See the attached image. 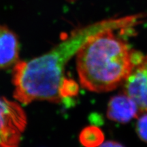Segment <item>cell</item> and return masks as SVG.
<instances>
[{"mask_svg":"<svg viewBox=\"0 0 147 147\" xmlns=\"http://www.w3.org/2000/svg\"><path fill=\"white\" fill-rule=\"evenodd\" d=\"M106 26L104 23L77 29L45 54L19 61L12 71L14 99L23 105L35 101L59 104L76 95L78 87L66 78V65L91 34Z\"/></svg>","mask_w":147,"mask_h":147,"instance_id":"obj_1","label":"cell"},{"mask_svg":"<svg viewBox=\"0 0 147 147\" xmlns=\"http://www.w3.org/2000/svg\"><path fill=\"white\" fill-rule=\"evenodd\" d=\"M134 53L108 25L93 33L76 55L81 86L95 93L117 89L135 67Z\"/></svg>","mask_w":147,"mask_h":147,"instance_id":"obj_2","label":"cell"},{"mask_svg":"<svg viewBox=\"0 0 147 147\" xmlns=\"http://www.w3.org/2000/svg\"><path fill=\"white\" fill-rule=\"evenodd\" d=\"M27 124L19 102L0 97V147H19Z\"/></svg>","mask_w":147,"mask_h":147,"instance_id":"obj_3","label":"cell"},{"mask_svg":"<svg viewBox=\"0 0 147 147\" xmlns=\"http://www.w3.org/2000/svg\"><path fill=\"white\" fill-rule=\"evenodd\" d=\"M123 89L135 101L140 112H147V55L134 67L124 82Z\"/></svg>","mask_w":147,"mask_h":147,"instance_id":"obj_4","label":"cell"},{"mask_svg":"<svg viewBox=\"0 0 147 147\" xmlns=\"http://www.w3.org/2000/svg\"><path fill=\"white\" fill-rule=\"evenodd\" d=\"M140 110L137 104L126 93L112 97L108 102L107 117L110 120L121 123H127L138 117Z\"/></svg>","mask_w":147,"mask_h":147,"instance_id":"obj_5","label":"cell"},{"mask_svg":"<svg viewBox=\"0 0 147 147\" xmlns=\"http://www.w3.org/2000/svg\"><path fill=\"white\" fill-rule=\"evenodd\" d=\"M19 42L14 32L0 25V69L14 67L19 61Z\"/></svg>","mask_w":147,"mask_h":147,"instance_id":"obj_6","label":"cell"},{"mask_svg":"<svg viewBox=\"0 0 147 147\" xmlns=\"http://www.w3.org/2000/svg\"><path fill=\"white\" fill-rule=\"evenodd\" d=\"M104 135L102 130L96 126H89L84 128L80 135V141L85 147H97L102 144Z\"/></svg>","mask_w":147,"mask_h":147,"instance_id":"obj_7","label":"cell"},{"mask_svg":"<svg viewBox=\"0 0 147 147\" xmlns=\"http://www.w3.org/2000/svg\"><path fill=\"white\" fill-rule=\"evenodd\" d=\"M136 123L138 136L143 142H147V112H140Z\"/></svg>","mask_w":147,"mask_h":147,"instance_id":"obj_8","label":"cell"},{"mask_svg":"<svg viewBox=\"0 0 147 147\" xmlns=\"http://www.w3.org/2000/svg\"><path fill=\"white\" fill-rule=\"evenodd\" d=\"M97 147H124V146L121 143L115 142V141H106Z\"/></svg>","mask_w":147,"mask_h":147,"instance_id":"obj_9","label":"cell"},{"mask_svg":"<svg viewBox=\"0 0 147 147\" xmlns=\"http://www.w3.org/2000/svg\"><path fill=\"white\" fill-rule=\"evenodd\" d=\"M67 1H71V2H73V1H76V0H67Z\"/></svg>","mask_w":147,"mask_h":147,"instance_id":"obj_10","label":"cell"}]
</instances>
